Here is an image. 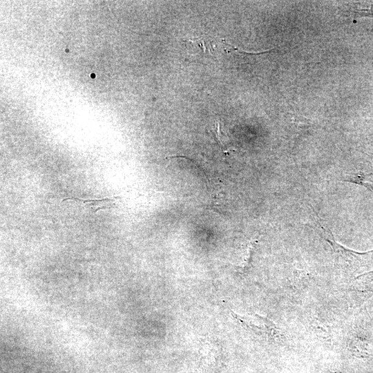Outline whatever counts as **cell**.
Segmentation results:
<instances>
[{
    "instance_id": "cell-1",
    "label": "cell",
    "mask_w": 373,
    "mask_h": 373,
    "mask_svg": "<svg viewBox=\"0 0 373 373\" xmlns=\"http://www.w3.org/2000/svg\"><path fill=\"white\" fill-rule=\"evenodd\" d=\"M323 232L325 239L332 246L336 263L343 269L351 273H356L369 267L373 262V250L366 252H358L346 248L335 241L332 232L328 228L318 222Z\"/></svg>"
},
{
    "instance_id": "cell-2",
    "label": "cell",
    "mask_w": 373,
    "mask_h": 373,
    "mask_svg": "<svg viewBox=\"0 0 373 373\" xmlns=\"http://www.w3.org/2000/svg\"><path fill=\"white\" fill-rule=\"evenodd\" d=\"M232 316L243 327L258 336L268 340H277L281 338L280 329L269 319L257 314L240 316L232 312Z\"/></svg>"
},
{
    "instance_id": "cell-3",
    "label": "cell",
    "mask_w": 373,
    "mask_h": 373,
    "mask_svg": "<svg viewBox=\"0 0 373 373\" xmlns=\"http://www.w3.org/2000/svg\"><path fill=\"white\" fill-rule=\"evenodd\" d=\"M348 347L353 355L358 358H369L373 355V334L370 327L357 325L348 338Z\"/></svg>"
},
{
    "instance_id": "cell-4",
    "label": "cell",
    "mask_w": 373,
    "mask_h": 373,
    "mask_svg": "<svg viewBox=\"0 0 373 373\" xmlns=\"http://www.w3.org/2000/svg\"><path fill=\"white\" fill-rule=\"evenodd\" d=\"M354 300L359 305L373 295V270L358 276L350 286Z\"/></svg>"
},
{
    "instance_id": "cell-5",
    "label": "cell",
    "mask_w": 373,
    "mask_h": 373,
    "mask_svg": "<svg viewBox=\"0 0 373 373\" xmlns=\"http://www.w3.org/2000/svg\"><path fill=\"white\" fill-rule=\"evenodd\" d=\"M347 180L363 185L373 191V173H358L352 175Z\"/></svg>"
},
{
    "instance_id": "cell-6",
    "label": "cell",
    "mask_w": 373,
    "mask_h": 373,
    "mask_svg": "<svg viewBox=\"0 0 373 373\" xmlns=\"http://www.w3.org/2000/svg\"><path fill=\"white\" fill-rule=\"evenodd\" d=\"M212 131H213V133L215 135V137L218 143V145L220 146L223 153H229L230 151V149L228 147V146L226 144V140H225L226 137L223 135V133L221 131L220 121L216 122L215 123L214 126L213 127Z\"/></svg>"
}]
</instances>
